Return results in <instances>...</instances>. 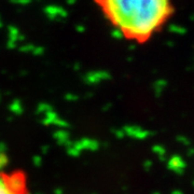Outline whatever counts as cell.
Masks as SVG:
<instances>
[{
  "mask_svg": "<svg viewBox=\"0 0 194 194\" xmlns=\"http://www.w3.org/2000/svg\"><path fill=\"white\" fill-rule=\"evenodd\" d=\"M108 22L126 40L144 44L175 13L173 0H95Z\"/></svg>",
  "mask_w": 194,
  "mask_h": 194,
  "instance_id": "obj_1",
  "label": "cell"
},
{
  "mask_svg": "<svg viewBox=\"0 0 194 194\" xmlns=\"http://www.w3.org/2000/svg\"><path fill=\"white\" fill-rule=\"evenodd\" d=\"M0 194H30L25 173L0 172Z\"/></svg>",
  "mask_w": 194,
  "mask_h": 194,
  "instance_id": "obj_2",
  "label": "cell"
}]
</instances>
